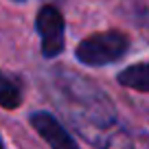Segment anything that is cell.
I'll return each mask as SVG.
<instances>
[{"label": "cell", "instance_id": "cell-1", "mask_svg": "<svg viewBox=\"0 0 149 149\" xmlns=\"http://www.w3.org/2000/svg\"><path fill=\"white\" fill-rule=\"evenodd\" d=\"M127 51V37L118 31H105L86 37L77 46V59L88 66H103L116 61Z\"/></svg>", "mask_w": 149, "mask_h": 149}, {"label": "cell", "instance_id": "cell-2", "mask_svg": "<svg viewBox=\"0 0 149 149\" xmlns=\"http://www.w3.org/2000/svg\"><path fill=\"white\" fill-rule=\"evenodd\" d=\"M37 31L42 37V53L55 57L64 51V18L55 7H42L37 13Z\"/></svg>", "mask_w": 149, "mask_h": 149}, {"label": "cell", "instance_id": "cell-3", "mask_svg": "<svg viewBox=\"0 0 149 149\" xmlns=\"http://www.w3.org/2000/svg\"><path fill=\"white\" fill-rule=\"evenodd\" d=\"M31 125L35 127V132L48 143L51 149H79L77 143L70 138V134L46 112H35L31 116Z\"/></svg>", "mask_w": 149, "mask_h": 149}, {"label": "cell", "instance_id": "cell-4", "mask_svg": "<svg viewBox=\"0 0 149 149\" xmlns=\"http://www.w3.org/2000/svg\"><path fill=\"white\" fill-rule=\"evenodd\" d=\"M118 81L127 88L140 90V92H149V61L145 64H134L125 68L118 74Z\"/></svg>", "mask_w": 149, "mask_h": 149}, {"label": "cell", "instance_id": "cell-5", "mask_svg": "<svg viewBox=\"0 0 149 149\" xmlns=\"http://www.w3.org/2000/svg\"><path fill=\"white\" fill-rule=\"evenodd\" d=\"M20 101H22V90H20L18 81L9 74L0 72V107L13 110L20 105Z\"/></svg>", "mask_w": 149, "mask_h": 149}, {"label": "cell", "instance_id": "cell-6", "mask_svg": "<svg viewBox=\"0 0 149 149\" xmlns=\"http://www.w3.org/2000/svg\"><path fill=\"white\" fill-rule=\"evenodd\" d=\"M0 149H5V147H2V143H0Z\"/></svg>", "mask_w": 149, "mask_h": 149}]
</instances>
